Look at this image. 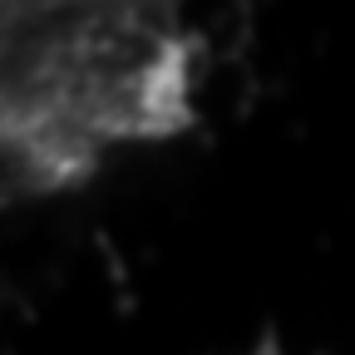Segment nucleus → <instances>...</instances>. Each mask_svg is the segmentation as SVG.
Here are the masks:
<instances>
[{"label":"nucleus","mask_w":355,"mask_h":355,"mask_svg":"<svg viewBox=\"0 0 355 355\" xmlns=\"http://www.w3.org/2000/svg\"><path fill=\"white\" fill-rule=\"evenodd\" d=\"M6 198L79 188L198 119L202 40L183 0H0Z\"/></svg>","instance_id":"obj_1"}]
</instances>
